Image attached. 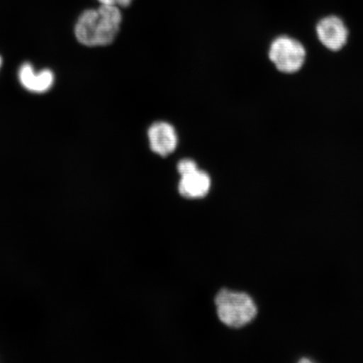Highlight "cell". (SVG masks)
Returning <instances> with one entry per match:
<instances>
[{
	"label": "cell",
	"mask_w": 363,
	"mask_h": 363,
	"mask_svg": "<svg viewBox=\"0 0 363 363\" xmlns=\"http://www.w3.org/2000/svg\"><path fill=\"white\" fill-rule=\"evenodd\" d=\"M121 22L119 7L101 4L79 16L75 26L76 38L86 47H106L116 40Z\"/></svg>",
	"instance_id": "1"
},
{
	"label": "cell",
	"mask_w": 363,
	"mask_h": 363,
	"mask_svg": "<svg viewBox=\"0 0 363 363\" xmlns=\"http://www.w3.org/2000/svg\"><path fill=\"white\" fill-rule=\"evenodd\" d=\"M217 315L222 323L231 328H242L251 323L257 308L248 294L222 289L216 298Z\"/></svg>",
	"instance_id": "2"
},
{
	"label": "cell",
	"mask_w": 363,
	"mask_h": 363,
	"mask_svg": "<svg viewBox=\"0 0 363 363\" xmlns=\"http://www.w3.org/2000/svg\"><path fill=\"white\" fill-rule=\"evenodd\" d=\"M306 57V52L303 45L289 36H279L270 45L271 62L277 69L285 74H294L301 69Z\"/></svg>",
	"instance_id": "3"
},
{
	"label": "cell",
	"mask_w": 363,
	"mask_h": 363,
	"mask_svg": "<svg viewBox=\"0 0 363 363\" xmlns=\"http://www.w3.org/2000/svg\"><path fill=\"white\" fill-rule=\"evenodd\" d=\"M316 33L320 42L331 51H339L348 39V30L342 19L335 16L323 18L318 23Z\"/></svg>",
	"instance_id": "4"
},
{
	"label": "cell",
	"mask_w": 363,
	"mask_h": 363,
	"mask_svg": "<svg viewBox=\"0 0 363 363\" xmlns=\"http://www.w3.org/2000/svg\"><path fill=\"white\" fill-rule=\"evenodd\" d=\"M150 148L161 157L169 156L178 146L179 139L176 130L165 121H158L148 129Z\"/></svg>",
	"instance_id": "5"
},
{
	"label": "cell",
	"mask_w": 363,
	"mask_h": 363,
	"mask_svg": "<svg viewBox=\"0 0 363 363\" xmlns=\"http://www.w3.org/2000/svg\"><path fill=\"white\" fill-rule=\"evenodd\" d=\"M19 79L23 87L30 92L43 94L52 87L54 74L49 69L35 72L30 63H25L20 68Z\"/></svg>",
	"instance_id": "6"
},
{
	"label": "cell",
	"mask_w": 363,
	"mask_h": 363,
	"mask_svg": "<svg viewBox=\"0 0 363 363\" xmlns=\"http://www.w3.org/2000/svg\"><path fill=\"white\" fill-rule=\"evenodd\" d=\"M211 186L210 176L198 169L189 174L181 176L179 191L182 196L187 199H201L210 192Z\"/></svg>",
	"instance_id": "7"
},
{
	"label": "cell",
	"mask_w": 363,
	"mask_h": 363,
	"mask_svg": "<svg viewBox=\"0 0 363 363\" xmlns=\"http://www.w3.org/2000/svg\"><path fill=\"white\" fill-rule=\"evenodd\" d=\"M177 169H178V172L180 176H184L189 174L190 172H192L195 170H197L199 167L196 162H195L194 160H191V159L187 158L181 160L179 162Z\"/></svg>",
	"instance_id": "8"
},
{
	"label": "cell",
	"mask_w": 363,
	"mask_h": 363,
	"mask_svg": "<svg viewBox=\"0 0 363 363\" xmlns=\"http://www.w3.org/2000/svg\"><path fill=\"white\" fill-rule=\"evenodd\" d=\"M101 4H106V6H112L116 7L129 6L133 0H98Z\"/></svg>",
	"instance_id": "9"
},
{
	"label": "cell",
	"mask_w": 363,
	"mask_h": 363,
	"mask_svg": "<svg viewBox=\"0 0 363 363\" xmlns=\"http://www.w3.org/2000/svg\"><path fill=\"white\" fill-rule=\"evenodd\" d=\"M2 66V58L0 57V68H1Z\"/></svg>",
	"instance_id": "10"
}]
</instances>
